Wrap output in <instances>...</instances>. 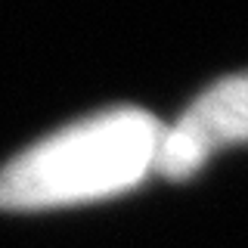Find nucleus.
<instances>
[{
	"label": "nucleus",
	"mask_w": 248,
	"mask_h": 248,
	"mask_svg": "<svg viewBox=\"0 0 248 248\" xmlns=\"http://www.w3.org/2000/svg\"><path fill=\"white\" fill-rule=\"evenodd\" d=\"M248 143V72L208 87L177 124L161 127L155 170L168 180H186L208 165L214 152Z\"/></svg>",
	"instance_id": "obj_2"
},
{
	"label": "nucleus",
	"mask_w": 248,
	"mask_h": 248,
	"mask_svg": "<svg viewBox=\"0 0 248 248\" xmlns=\"http://www.w3.org/2000/svg\"><path fill=\"white\" fill-rule=\"evenodd\" d=\"M161 124L143 108L81 118L0 168V211H50L137 189L155 170Z\"/></svg>",
	"instance_id": "obj_1"
}]
</instances>
